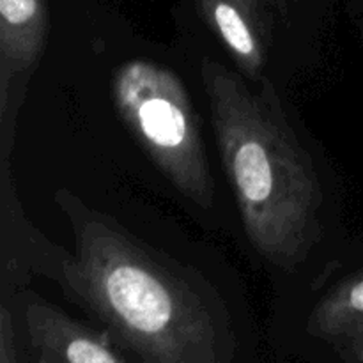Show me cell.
I'll use <instances>...</instances> for the list:
<instances>
[{"mask_svg": "<svg viewBox=\"0 0 363 363\" xmlns=\"http://www.w3.org/2000/svg\"><path fill=\"white\" fill-rule=\"evenodd\" d=\"M360 363H363V362H360Z\"/></svg>", "mask_w": 363, "mask_h": 363, "instance_id": "obj_11", "label": "cell"}, {"mask_svg": "<svg viewBox=\"0 0 363 363\" xmlns=\"http://www.w3.org/2000/svg\"><path fill=\"white\" fill-rule=\"evenodd\" d=\"M21 318L32 363H128L103 333L48 301H27Z\"/></svg>", "mask_w": 363, "mask_h": 363, "instance_id": "obj_4", "label": "cell"}, {"mask_svg": "<svg viewBox=\"0 0 363 363\" xmlns=\"http://www.w3.org/2000/svg\"><path fill=\"white\" fill-rule=\"evenodd\" d=\"M233 4H236L241 11H245L248 18L257 25V28L261 30L262 38L266 35V27L262 23V13H261V6H259V0H230Z\"/></svg>", "mask_w": 363, "mask_h": 363, "instance_id": "obj_9", "label": "cell"}, {"mask_svg": "<svg viewBox=\"0 0 363 363\" xmlns=\"http://www.w3.org/2000/svg\"><path fill=\"white\" fill-rule=\"evenodd\" d=\"M67 289L140 363H227V344L197 291L105 220L78 230Z\"/></svg>", "mask_w": 363, "mask_h": 363, "instance_id": "obj_2", "label": "cell"}, {"mask_svg": "<svg viewBox=\"0 0 363 363\" xmlns=\"http://www.w3.org/2000/svg\"><path fill=\"white\" fill-rule=\"evenodd\" d=\"M112 99L123 123L163 176L184 197L211 209L215 183L201 121L181 78L162 64L128 60L113 74Z\"/></svg>", "mask_w": 363, "mask_h": 363, "instance_id": "obj_3", "label": "cell"}, {"mask_svg": "<svg viewBox=\"0 0 363 363\" xmlns=\"http://www.w3.org/2000/svg\"><path fill=\"white\" fill-rule=\"evenodd\" d=\"M46 0H0V110L6 112L9 84L43 55L48 39Z\"/></svg>", "mask_w": 363, "mask_h": 363, "instance_id": "obj_5", "label": "cell"}, {"mask_svg": "<svg viewBox=\"0 0 363 363\" xmlns=\"http://www.w3.org/2000/svg\"><path fill=\"white\" fill-rule=\"evenodd\" d=\"M308 330L323 339L347 344L363 337V272L339 284L318 303Z\"/></svg>", "mask_w": 363, "mask_h": 363, "instance_id": "obj_7", "label": "cell"}, {"mask_svg": "<svg viewBox=\"0 0 363 363\" xmlns=\"http://www.w3.org/2000/svg\"><path fill=\"white\" fill-rule=\"evenodd\" d=\"M202 16L218 35L238 66L255 78L264 64L262 34L257 25L230 0H197Z\"/></svg>", "mask_w": 363, "mask_h": 363, "instance_id": "obj_6", "label": "cell"}, {"mask_svg": "<svg viewBox=\"0 0 363 363\" xmlns=\"http://www.w3.org/2000/svg\"><path fill=\"white\" fill-rule=\"evenodd\" d=\"M347 347H350V353H351V357H353L354 363L363 362V337L347 344Z\"/></svg>", "mask_w": 363, "mask_h": 363, "instance_id": "obj_10", "label": "cell"}, {"mask_svg": "<svg viewBox=\"0 0 363 363\" xmlns=\"http://www.w3.org/2000/svg\"><path fill=\"white\" fill-rule=\"evenodd\" d=\"M0 363H21L13 319L7 307L0 308Z\"/></svg>", "mask_w": 363, "mask_h": 363, "instance_id": "obj_8", "label": "cell"}, {"mask_svg": "<svg viewBox=\"0 0 363 363\" xmlns=\"http://www.w3.org/2000/svg\"><path fill=\"white\" fill-rule=\"evenodd\" d=\"M223 170L252 247L280 268L307 257L319 234L321 184L272 85L254 94L216 60L202 64Z\"/></svg>", "mask_w": 363, "mask_h": 363, "instance_id": "obj_1", "label": "cell"}]
</instances>
